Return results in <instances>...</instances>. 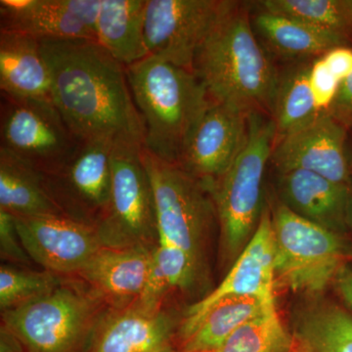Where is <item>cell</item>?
<instances>
[{"instance_id":"obj_10","label":"cell","mask_w":352,"mask_h":352,"mask_svg":"<svg viewBox=\"0 0 352 352\" xmlns=\"http://www.w3.org/2000/svg\"><path fill=\"white\" fill-rule=\"evenodd\" d=\"M233 0H147L144 36L148 53L193 71L197 53Z\"/></svg>"},{"instance_id":"obj_22","label":"cell","mask_w":352,"mask_h":352,"mask_svg":"<svg viewBox=\"0 0 352 352\" xmlns=\"http://www.w3.org/2000/svg\"><path fill=\"white\" fill-rule=\"evenodd\" d=\"M147 0H100L97 43L124 67L149 56L145 43Z\"/></svg>"},{"instance_id":"obj_24","label":"cell","mask_w":352,"mask_h":352,"mask_svg":"<svg viewBox=\"0 0 352 352\" xmlns=\"http://www.w3.org/2000/svg\"><path fill=\"white\" fill-rule=\"evenodd\" d=\"M312 60L285 64L279 76L270 118L276 138L307 126L319 117L309 83Z\"/></svg>"},{"instance_id":"obj_38","label":"cell","mask_w":352,"mask_h":352,"mask_svg":"<svg viewBox=\"0 0 352 352\" xmlns=\"http://www.w3.org/2000/svg\"><path fill=\"white\" fill-rule=\"evenodd\" d=\"M347 228L352 232V188L349 196V207H347Z\"/></svg>"},{"instance_id":"obj_12","label":"cell","mask_w":352,"mask_h":352,"mask_svg":"<svg viewBox=\"0 0 352 352\" xmlns=\"http://www.w3.org/2000/svg\"><path fill=\"white\" fill-rule=\"evenodd\" d=\"M275 249L270 206L258 228L228 274L208 295L188 307L178 329L179 346L192 335L206 315L219 303L234 298H274Z\"/></svg>"},{"instance_id":"obj_36","label":"cell","mask_w":352,"mask_h":352,"mask_svg":"<svg viewBox=\"0 0 352 352\" xmlns=\"http://www.w3.org/2000/svg\"><path fill=\"white\" fill-rule=\"evenodd\" d=\"M0 352H27L17 338L3 326L0 330Z\"/></svg>"},{"instance_id":"obj_40","label":"cell","mask_w":352,"mask_h":352,"mask_svg":"<svg viewBox=\"0 0 352 352\" xmlns=\"http://www.w3.org/2000/svg\"><path fill=\"white\" fill-rule=\"evenodd\" d=\"M351 10H352V0H351Z\"/></svg>"},{"instance_id":"obj_1","label":"cell","mask_w":352,"mask_h":352,"mask_svg":"<svg viewBox=\"0 0 352 352\" xmlns=\"http://www.w3.org/2000/svg\"><path fill=\"white\" fill-rule=\"evenodd\" d=\"M51 99L82 142L126 141L143 146L145 129L126 69L89 39H44Z\"/></svg>"},{"instance_id":"obj_33","label":"cell","mask_w":352,"mask_h":352,"mask_svg":"<svg viewBox=\"0 0 352 352\" xmlns=\"http://www.w3.org/2000/svg\"><path fill=\"white\" fill-rule=\"evenodd\" d=\"M328 113L347 129L352 126V74L340 83Z\"/></svg>"},{"instance_id":"obj_5","label":"cell","mask_w":352,"mask_h":352,"mask_svg":"<svg viewBox=\"0 0 352 352\" xmlns=\"http://www.w3.org/2000/svg\"><path fill=\"white\" fill-rule=\"evenodd\" d=\"M109 305L94 289L60 285L47 295L2 312V325L27 352H87Z\"/></svg>"},{"instance_id":"obj_8","label":"cell","mask_w":352,"mask_h":352,"mask_svg":"<svg viewBox=\"0 0 352 352\" xmlns=\"http://www.w3.org/2000/svg\"><path fill=\"white\" fill-rule=\"evenodd\" d=\"M142 145L115 141L111 152V193L107 212L95 226L104 248L156 245V210Z\"/></svg>"},{"instance_id":"obj_39","label":"cell","mask_w":352,"mask_h":352,"mask_svg":"<svg viewBox=\"0 0 352 352\" xmlns=\"http://www.w3.org/2000/svg\"><path fill=\"white\" fill-rule=\"evenodd\" d=\"M298 340V339H296ZM292 352H312L307 346H305L303 342H300V340H298V344H296V346L295 349H294Z\"/></svg>"},{"instance_id":"obj_17","label":"cell","mask_w":352,"mask_h":352,"mask_svg":"<svg viewBox=\"0 0 352 352\" xmlns=\"http://www.w3.org/2000/svg\"><path fill=\"white\" fill-rule=\"evenodd\" d=\"M175 318L161 307L135 302L110 307L87 352H177Z\"/></svg>"},{"instance_id":"obj_37","label":"cell","mask_w":352,"mask_h":352,"mask_svg":"<svg viewBox=\"0 0 352 352\" xmlns=\"http://www.w3.org/2000/svg\"><path fill=\"white\" fill-rule=\"evenodd\" d=\"M346 155L352 175V126L347 129Z\"/></svg>"},{"instance_id":"obj_27","label":"cell","mask_w":352,"mask_h":352,"mask_svg":"<svg viewBox=\"0 0 352 352\" xmlns=\"http://www.w3.org/2000/svg\"><path fill=\"white\" fill-rule=\"evenodd\" d=\"M258 8L291 18L351 44V0H261Z\"/></svg>"},{"instance_id":"obj_6","label":"cell","mask_w":352,"mask_h":352,"mask_svg":"<svg viewBox=\"0 0 352 352\" xmlns=\"http://www.w3.org/2000/svg\"><path fill=\"white\" fill-rule=\"evenodd\" d=\"M270 208L275 289L308 295L323 293L351 263L352 248L346 236L298 217L278 200Z\"/></svg>"},{"instance_id":"obj_29","label":"cell","mask_w":352,"mask_h":352,"mask_svg":"<svg viewBox=\"0 0 352 352\" xmlns=\"http://www.w3.org/2000/svg\"><path fill=\"white\" fill-rule=\"evenodd\" d=\"M62 284L50 271L18 270L9 265L0 267V308L1 311L22 307L25 303L47 295Z\"/></svg>"},{"instance_id":"obj_14","label":"cell","mask_w":352,"mask_h":352,"mask_svg":"<svg viewBox=\"0 0 352 352\" xmlns=\"http://www.w3.org/2000/svg\"><path fill=\"white\" fill-rule=\"evenodd\" d=\"M15 222L30 258L55 274H78L103 248L95 226L66 215L15 217Z\"/></svg>"},{"instance_id":"obj_4","label":"cell","mask_w":352,"mask_h":352,"mask_svg":"<svg viewBox=\"0 0 352 352\" xmlns=\"http://www.w3.org/2000/svg\"><path fill=\"white\" fill-rule=\"evenodd\" d=\"M276 131L270 116L251 112L247 140L228 170L210 189L224 254L236 259L258 228L263 206V182L270 166Z\"/></svg>"},{"instance_id":"obj_21","label":"cell","mask_w":352,"mask_h":352,"mask_svg":"<svg viewBox=\"0 0 352 352\" xmlns=\"http://www.w3.org/2000/svg\"><path fill=\"white\" fill-rule=\"evenodd\" d=\"M0 89L20 98L52 100L50 69L38 39L0 31Z\"/></svg>"},{"instance_id":"obj_18","label":"cell","mask_w":352,"mask_h":352,"mask_svg":"<svg viewBox=\"0 0 352 352\" xmlns=\"http://www.w3.org/2000/svg\"><path fill=\"white\" fill-rule=\"evenodd\" d=\"M276 177L280 203L312 223L346 236L352 187L302 170L276 173Z\"/></svg>"},{"instance_id":"obj_15","label":"cell","mask_w":352,"mask_h":352,"mask_svg":"<svg viewBox=\"0 0 352 352\" xmlns=\"http://www.w3.org/2000/svg\"><path fill=\"white\" fill-rule=\"evenodd\" d=\"M347 129L329 113L275 139L270 166L276 173L302 170L352 187L346 155Z\"/></svg>"},{"instance_id":"obj_11","label":"cell","mask_w":352,"mask_h":352,"mask_svg":"<svg viewBox=\"0 0 352 352\" xmlns=\"http://www.w3.org/2000/svg\"><path fill=\"white\" fill-rule=\"evenodd\" d=\"M113 140L82 142L54 173L43 175L46 188L65 215L96 226L108 210Z\"/></svg>"},{"instance_id":"obj_16","label":"cell","mask_w":352,"mask_h":352,"mask_svg":"<svg viewBox=\"0 0 352 352\" xmlns=\"http://www.w3.org/2000/svg\"><path fill=\"white\" fill-rule=\"evenodd\" d=\"M99 6L100 0H0V31L97 41Z\"/></svg>"},{"instance_id":"obj_2","label":"cell","mask_w":352,"mask_h":352,"mask_svg":"<svg viewBox=\"0 0 352 352\" xmlns=\"http://www.w3.org/2000/svg\"><path fill=\"white\" fill-rule=\"evenodd\" d=\"M193 72L212 101L270 116L279 68L252 31L249 2L236 1L215 25L197 53Z\"/></svg>"},{"instance_id":"obj_30","label":"cell","mask_w":352,"mask_h":352,"mask_svg":"<svg viewBox=\"0 0 352 352\" xmlns=\"http://www.w3.org/2000/svg\"><path fill=\"white\" fill-rule=\"evenodd\" d=\"M153 264L170 289L186 291L193 287L201 273L186 252L162 237H157Z\"/></svg>"},{"instance_id":"obj_13","label":"cell","mask_w":352,"mask_h":352,"mask_svg":"<svg viewBox=\"0 0 352 352\" xmlns=\"http://www.w3.org/2000/svg\"><path fill=\"white\" fill-rule=\"evenodd\" d=\"M249 113L212 101L185 146L178 166L210 191L244 147Z\"/></svg>"},{"instance_id":"obj_28","label":"cell","mask_w":352,"mask_h":352,"mask_svg":"<svg viewBox=\"0 0 352 352\" xmlns=\"http://www.w3.org/2000/svg\"><path fill=\"white\" fill-rule=\"evenodd\" d=\"M298 344L278 314L276 305L247 322L214 352H292Z\"/></svg>"},{"instance_id":"obj_20","label":"cell","mask_w":352,"mask_h":352,"mask_svg":"<svg viewBox=\"0 0 352 352\" xmlns=\"http://www.w3.org/2000/svg\"><path fill=\"white\" fill-rule=\"evenodd\" d=\"M250 3V20L259 43L273 61L285 64L308 61L337 46H351L344 39L318 31L291 18L277 15Z\"/></svg>"},{"instance_id":"obj_3","label":"cell","mask_w":352,"mask_h":352,"mask_svg":"<svg viewBox=\"0 0 352 352\" xmlns=\"http://www.w3.org/2000/svg\"><path fill=\"white\" fill-rule=\"evenodd\" d=\"M126 69L144 124L143 148L164 161L177 164L212 103L207 88L193 71L152 55Z\"/></svg>"},{"instance_id":"obj_32","label":"cell","mask_w":352,"mask_h":352,"mask_svg":"<svg viewBox=\"0 0 352 352\" xmlns=\"http://www.w3.org/2000/svg\"><path fill=\"white\" fill-rule=\"evenodd\" d=\"M0 252L1 256L17 263H29L27 254L16 228L15 217L0 210Z\"/></svg>"},{"instance_id":"obj_26","label":"cell","mask_w":352,"mask_h":352,"mask_svg":"<svg viewBox=\"0 0 352 352\" xmlns=\"http://www.w3.org/2000/svg\"><path fill=\"white\" fill-rule=\"evenodd\" d=\"M294 333L312 352H352V314L330 300L310 303L298 314Z\"/></svg>"},{"instance_id":"obj_31","label":"cell","mask_w":352,"mask_h":352,"mask_svg":"<svg viewBox=\"0 0 352 352\" xmlns=\"http://www.w3.org/2000/svg\"><path fill=\"white\" fill-rule=\"evenodd\" d=\"M309 83L319 116L328 113L342 82L329 71L321 56L310 64Z\"/></svg>"},{"instance_id":"obj_25","label":"cell","mask_w":352,"mask_h":352,"mask_svg":"<svg viewBox=\"0 0 352 352\" xmlns=\"http://www.w3.org/2000/svg\"><path fill=\"white\" fill-rule=\"evenodd\" d=\"M275 305V298H234L215 305L195 332L180 344V352L217 351L238 329Z\"/></svg>"},{"instance_id":"obj_35","label":"cell","mask_w":352,"mask_h":352,"mask_svg":"<svg viewBox=\"0 0 352 352\" xmlns=\"http://www.w3.org/2000/svg\"><path fill=\"white\" fill-rule=\"evenodd\" d=\"M333 286L337 289L342 300L346 303L347 309L352 314V266L347 264L340 271Z\"/></svg>"},{"instance_id":"obj_7","label":"cell","mask_w":352,"mask_h":352,"mask_svg":"<svg viewBox=\"0 0 352 352\" xmlns=\"http://www.w3.org/2000/svg\"><path fill=\"white\" fill-rule=\"evenodd\" d=\"M142 157L154 193L157 237L186 252L201 272L206 240L217 219L212 193L177 164L164 161L143 147Z\"/></svg>"},{"instance_id":"obj_9","label":"cell","mask_w":352,"mask_h":352,"mask_svg":"<svg viewBox=\"0 0 352 352\" xmlns=\"http://www.w3.org/2000/svg\"><path fill=\"white\" fill-rule=\"evenodd\" d=\"M0 140V149L43 175L61 168L82 144L52 100L2 92Z\"/></svg>"},{"instance_id":"obj_23","label":"cell","mask_w":352,"mask_h":352,"mask_svg":"<svg viewBox=\"0 0 352 352\" xmlns=\"http://www.w3.org/2000/svg\"><path fill=\"white\" fill-rule=\"evenodd\" d=\"M0 210L15 217L65 215L46 188L43 173L3 149H0Z\"/></svg>"},{"instance_id":"obj_34","label":"cell","mask_w":352,"mask_h":352,"mask_svg":"<svg viewBox=\"0 0 352 352\" xmlns=\"http://www.w3.org/2000/svg\"><path fill=\"white\" fill-rule=\"evenodd\" d=\"M324 63L340 82L352 74V46H337L322 55Z\"/></svg>"},{"instance_id":"obj_19","label":"cell","mask_w":352,"mask_h":352,"mask_svg":"<svg viewBox=\"0 0 352 352\" xmlns=\"http://www.w3.org/2000/svg\"><path fill=\"white\" fill-rule=\"evenodd\" d=\"M154 247L112 249L102 248L78 275L106 300L110 307H120L142 295L151 270Z\"/></svg>"}]
</instances>
